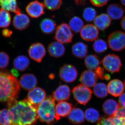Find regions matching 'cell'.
<instances>
[{"label": "cell", "instance_id": "cell-23", "mask_svg": "<svg viewBox=\"0 0 125 125\" xmlns=\"http://www.w3.org/2000/svg\"><path fill=\"white\" fill-rule=\"evenodd\" d=\"M107 13L110 18L114 20H118L122 18L124 14L123 8L118 4L110 5L108 7Z\"/></svg>", "mask_w": 125, "mask_h": 125}, {"label": "cell", "instance_id": "cell-36", "mask_svg": "<svg viewBox=\"0 0 125 125\" xmlns=\"http://www.w3.org/2000/svg\"><path fill=\"white\" fill-rule=\"evenodd\" d=\"M62 0H44L43 4L49 10H55L60 9L62 4Z\"/></svg>", "mask_w": 125, "mask_h": 125}, {"label": "cell", "instance_id": "cell-20", "mask_svg": "<svg viewBox=\"0 0 125 125\" xmlns=\"http://www.w3.org/2000/svg\"><path fill=\"white\" fill-rule=\"evenodd\" d=\"M120 108L119 104L113 99L107 100L103 105L104 112L109 116H115Z\"/></svg>", "mask_w": 125, "mask_h": 125}, {"label": "cell", "instance_id": "cell-48", "mask_svg": "<svg viewBox=\"0 0 125 125\" xmlns=\"http://www.w3.org/2000/svg\"><path fill=\"white\" fill-rule=\"evenodd\" d=\"M124 85H125V82H124Z\"/></svg>", "mask_w": 125, "mask_h": 125}, {"label": "cell", "instance_id": "cell-46", "mask_svg": "<svg viewBox=\"0 0 125 125\" xmlns=\"http://www.w3.org/2000/svg\"><path fill=\"white\" fill-rule=\"evenodd\" d=\"M121 25L122 29L125 30V16L123 17L121 21Z\"/></svg>", "mask_w": 125, "mask_h": 125}, {"label": "cell", "instance_id": "cell-40", "mask_svg": "<svg viewBox=\"0 0 125 125\" xmlns=\"http://www.w3.org/2000/svg\"><path fill=\"white\" fill-rule=\"evenodd\" d=\"M95 73L98 79H100L102 80H104L105 78L106 74H105V72L103 69L102 67H98L95 70Z\"/></svg>", "mask_w": 125, "mask_h": 125}, {"label": "cell", "instance_id": "cell-15", "mask_svg": "<svg viewBox=\"0 0 125 125\" xmlns=\"http://www.w3.org/2000/svg\"><path fill=\"white\" fill-rule=\"evenodd\" d=\"M98 78L95 72L91 70L83 72L80 76V81L82 84L91 88L97 83Z\"/></svg>", "mask_w": 125, "mask_h": 125}, {"label": "cell", "instance_id": "cell-32", "mask_svg": "<svg viewBox=\"0 0 125 125\" xmlns=\"http://www.w3.org/2000/svg\"><path fill=\"white\" fill-rule=\"evenodd\" d=\"M11 16L10 13L2 8L0 10V28H7L11 23Z\"/></svg>", "mask_w": 125, "mask_h": 125}, {"label": "cell", "instance_id": "cell-31", "mask_svg": "<svg viewBox=\"0 0 125 125\" xmlns=\"http://www.w3.org/2000/svg\"><path fill=\"white\" fill-rule=\"evenodd\" d=\"M93 91L95 96L99 98L105 97L108 93L107 86L103 83H96L94 86Z\"/></svg>", "mask_w": 125, "mask_h": 125}, {"label": "cell", "instance_id": "cell-26", "mask_svg": "<svg viewBox=\"0 0 125 125\" xmlns=\"http://www.w3.org/2000/svg\"><path fill=\"white\" fill-rule=\"evenodd\" d=\"M0 6L2 9L7 11H11L16 14L21 13L16 0H0Z\"/></svg>", "mask_w": 125, "mask_h": 125}, {"label": "cell", "instance_id": "cell-13", "mask_svg": "<svg viewBox=\"0 0 125 125\" xmlns=\"http://www.w3.org/2000/svg\"><path fill=\"white\" fill-rule=\"evenodd\" d=\"M70 96V89L67 85H60L52 94V98L55 101L58 102L67 101Z\"/></svg>", "mask_w": 125, "mask_h": 125}, {"label": "cell", "instance_id": "cell-39", "mask_svg": "<svg viewBox=\"0 0 125 125\" xmlns=\"http://www.w3.org/2000/svg\"><path fill=\"white\" fill-rule=\"evenodd\" d=\"M109 0H90V2L94 6L101 7L106 4Z\"/></svg>", "mask_w": 125, "mask_h": 125}, {"label": "cell", "instance_id": "cell-49", "mask_svg": "<svg viewBox=\"0 0 125 125\" xmlns=\"http://www.w3.org/2000/svg\"></svg>", "mask_w": 125, "mask_h": 125}, {"label": "cell", "instance_id": "cell-35", "mask_svg": "<svg viewBox=\"0 0 125 125\" xmlns=\"http://www.w3.org/2000/svg\"><path fill=\"white\" fill-rule=\"evenodd\" d=\"M93 47L94 51L98 54L105 52L107 49V45L104 40L98 39L94 42Z\"/></svg>", "mask_w": 125, "mask_h": 125}, {"label": "cell", "instance_id": "cell-42", "mask_svg": "<svg viewBox=\"0 0 125 125\" xmlns=\"http://www.w3.org/2000/svg\"><path fill=\"white\" fill-rule=\"evenodd\" d=\"M2 36L5 37H10L12 34L13 32L11 30L9 29H5L2 30Z\"/></svg>", "mask_w": 125, "mask_h": 125}, {"label": "cell", "instance_id": "cell-2", "mask_svg": "<svg viewBox=\"0 0 125 125\" xmlns=\"http://www.w3.org/2000/svg\"><path fill=\"white\" fill-rule=\"evenodd\" d=\"M20 90L19 82L10 72L0 70V102L17 98Z\"/></svg>", "mask_w": 125, "mask_h": 125}, {"label": "cell", "instance_id": "cell-8", "mask_svg": "<svg viewBox=\"0 0 125 125\" xmlns=\"http://www.w3.org/2000/svg\"><path fill=\"white\" fill-rule=\"evenodd\" d=\"M78 71L73 65L66 64L61 68L59 75L61 79L65 83H72L76 80Z\"/></svg>", "mask_w": 125, "mask_h": 125}, {"label": "cell", "instance_id": "cell-43", "mask_svg": "<svg viewBox=\"0 0 125 125\" xmlns=\"http://www.w3.org/2000/svg\"><path fill=\"white\" fill-rule=\"evenodd\" d=\"M115 115L122 117L125 119V108L120 107Z\"/></svg>", "mask_w": 125, "mask_h": 125}, {"label": "cell", "instance_id": "cell-18", "mask_svg": "<svg viewBox=\"0 0 125 125\" xmlns=\"http://www.w3.org/2000/svg\"><path fill=\"white\" fill-rule=\"evenodd\" d=\"M48 51L52 56L55 58H60L64 55L65 52V48L62 43L54 42L51 43L48 45Z\"/></svg>", "mask_w": 125, "mask_h": 125}, {"label": "cell", "instance_id": "cell-10", "mask_svg": "<svg viewBox=\"0 0 125 125\" xmlns=\"http://www.w3.org/2000/svg\"><path fill=\"white\" fill-rule=\"evenodd\" d=\"M30 57L39 63L42 62L46 55L45 47L40 43L31 44L28 49Z\"/></svg>", "mask_w": 125, "mask_h": 125}, {"label": "cell", "instance_id": "cell-29", "mask_svg": "<svg viewBox=\"0 0 125 125\" xmlns=\"http://www.w3.org/2000/svg\"><path fill=\"white\" fill-rule=\"evenodd\" d=\"M13 117L9 109L0 111V125H12Z\"/></svg>", "mask_w": 125, "mask_h": 125}, {"label": "cell", "instance_id": "cell-30", "mask_svg": "<svg viewBox=\"0 0 125 125\" xmlns=\"http://www.w3.org/2000/svg\"><path fill=\"white\" fill-rule=\"evenodd\" d=\"M69 27L75 33H78L83 28L84 22L82 19L78 16H74L72 18L69 22Z\"/></svg>", "mask_w": 125, "mask_h": 125}, {"label": "cell", "instance_id": "cell-4", "mask_svg": "<svg viewBox=\"0 0 125 125\" xmlns=\"http://www.w3.org/2000/svg\"><path fill=\"white\" fill-rule=\"evenodd\" d=\"M72 92L75 100L82 105H86L92 98L93 91L82 84L74 87Z\"/></svg>", "mask_w": 125, "mask_h": 125}, {"label": "cell", "instance_id": "cell-12", "mask_svg": "<svg viewBox=\"0 0 125 125\" xmlns=\"http://www.w3.org/2000/svg\"><path fill=\"white\" fill-rule=\"evenodd\" d=\"M44 5L38 1H32L27 5L26 10L28 14L32 18H39L45 13Z\"/></svg>", "mask_w": 125, "mask_h": 125}, {"label": "cell", "instance_id": "cell-9", "mask_svg": "<svg viewBox=\"0 0 125 125\" xmlns=\"http://www.w3.org/2000/svg\"><path fill=\"white\" fill-rule=\"evenodd\" d=\"M46 97L45 90L40 87H35L31 90L28 94V100L37 108L46 99Z\"/></svg>", "mask_w": 125, "mask_h": 125}, {"label": "cell", "instance_id": "cell-24", "mask_svg": "<svg viewBox=\"0 0 125 125\" xmlns=\"http://www.w3.org/2000/svg\"><path fill=\"white\" fill-rule=\"evenodd\" d=\"M56 24L53 20L50 18L43 19L40 24V28L43 33L47 34L53 33L56 29Z\"/></svg>", "mask_w": 125, "mask_h": 125}, {"label": "cell", "instance_id": "cell-41", "mask_svg": "<svg viewBox=\"0 0 125 125\" xmlns=\"http://www.w3.org/2000/svg\"><path fill=\"white\" fill-rule=\"evenodd\" d=\"M119 104L121 107L125 108V93L122 94L119 99Z\"/></svg>", "mask_w": 125, "mask_h": 125}, {"label": "cell", "instance_id": "cell-5", "mask_svg": "<svg viewBox=\"0 0 125 125\" xmlns=\"http://www.w3.org/2000/svg\"><path fill=\"white\" fill-rule=\"evenodd\" d=\"M108 43L111 49L115 51H121L125 48V33L122 31H114L109 34Z\"/></svg>", "mask_w": 125, "mask_h": 125}, {"label": "cell", "instance_id": "cell-1", "mask_svg": "<svg viewBox=\"0 0 125 125\" xmlns=\"http://www.w3.org/2000/svg\"><path fill=\"white\" fill-rule=\"evenodd\" d=\"M7 105L13 116L12 125H34L38 119L37 108L28 99L18 101L12 98Z\"/></svg>", "mask_w": 125, "mask_h": 125}, {"label": "cell", "instance_id": "cell-14", "mask_svg": "<svg viewBox=\"0 0 125 125\" xmlns=\"http://www.w3.org/2000/svg\"><path fill=\"white\" fill-rule=\"evenodd\" d=\"M19 83L23 89L28 91L36 87L37 85L38 81L36 76L33 74L26 73L21 77Z\"/></svg>", "mask_w": 125, "mask_h": 125}, {"label": "cell", "instance_id": "cell-33", "mask_svg": "<svg viewBox=\"0 0 125 125\" xmlns=\"http://www.w3.org/2000/svg\"><path fill=\"white\" fill-rule=\"evenodd\" d=\"M85 118L88 122L95 123L98 121L100 118L99 113L96 109L93 108L87 109L84 113Z\"/></svg>", "mask_w": 125, "mask_h": 125}, {"label": "cell", "instance_id": "cell-7", "mask_svg": "<svg viewBox=\"0 0 125 125\" xmlns=\"http://www.w3.org/2000/svg\"><path fill=\"white\" fill-rule=\"evenodd\" d=\"M101 63L106 70L112 73L119 72L122 66L120 57L115 54H109L106 56Z\"/></svg>", "mask_w": 125, "mask_h": 125}, {"label": "cell", "instance_id": "cell-47", "mask_svg": "<svg viewBox=\"0 0 125 125\" xmlns=\"http://www.w3.org/2000/svg\"><path fill=\"white\" fill-rule=\"evenodd\" d=\"M122 4L125 6V0H121Z\"/></svg>", "mask_w": 125, "mask_h": 125}, {"label": "cell", "instance_id": "cell-19", "mask_svg": "<svg viewBox=\"0 0 125 125\" xmlns=\"http://www.w3.org/2000/svg\"><path fill=\"white\" fill-rule=\"evenodd\" d=\"M72 109V105L70 103L66 102L58 103L55 107L56 120H58L61 117L67 116Z\"/></svg>", "mask_w": 125, "mask_h": 125}, {"label": "cell", "instance_id": "cell-16", "mask_svg": "<svg viewBox=\"0 0 125 125\" xmlns=\"http://www.w3.org/2000/svg\"><path fill=\"white\" fill-rule=\"evenodd\" d=\"M30 22V20L28 16L21 13L15 16L13 20V25L16 29L23 31L29 27Z\"/></svg>", "mask_w": 125, "mask_h": 125}, {"label": "cell", "instance_id": "cell-22", "mask_svg": "<svg viewBox=\"0 0 125 125\" xmlns=\"http://www.w3.org/2000/svg\"><path fill=\"white\" fill-rule=\"evenodd\" d=\"M88 48L86 44L79 42L75 43L72 46V54L79 59H83L88 54Z\"/></svg>", "mask_w": 125, "mask_h": 125}, {"label": "cell", "instance_id": "cell-34", "mask_svg": "<svg viewBox=\"0 0 125 125\" xmlns=\"http://www.w3.org/2000/svg\"><path fill=\"white\" fill-rule=\"evenodd\" d=\"M98 125H121L118 118L115 116L99 118Z\"/></svg>", "mask_w": 125, "mask_h": 125}, {"label": "cell", "instance_id": "cell-38", "mask_svg": "<svg viewBox=\"0 0 125 125\" xmlns=\"http://www.w3.org/2000/svg\"><path fill=\"white\" fill-rule=\"evenodd\" d=\"M10 61L9 55L4 52H0V69H4L8 66Z\"/></svg>", "mask_w": 125, "mask_h": 125}, {"label": "cell", "instance_id": "cell-27", "mask_svg": "<svg viewBox=\"0 0 125 125\" xmlns=\"http://www.w3.org/2000/svg\"><path fill=\"white\" fill-rule=\"evenodd\" d=\"M69 118L72 123L80 124L83 122L85 116L83 110L79 108H74L69 114Z\"/></svg>", "mask_w": 125, "mask_h": 125}, {"label": "cell", "instance_id": "cell-17", "mask_svg": "<svg viewBox=\"0 0 125 125\" xmlns=\"http://www.w3.org/2000/svg\"><path fill=\"white\" fill-rule=\"evenodd\" d=\"M107 88L109 93L115 97L120 96L125 89L123 83L118 79L111 81L108 83Z\"/></svg>", "mask_w": 125, "mask_h": 125}, {"label": "cell", "instance_id": "cell-25", "mask_svg": "<svg viewBox=\"0 0 125 125\" xmlns=\"http://www.w3.org/2000/svg\"><path fill=\"white\" fill-rule=\"evenodd\" d=\"M30 64L29 59L25 56H18L14 60L13 65L15 68L21 72L28 69Z\"/></svg>", "mask_w": 125, "mask_h": 125}, {"label": "cell", "instance_id": "cell-21", "mask_svg": "<svg viewBox=\"0 0 125 125\" xmlns=\"http://www.w3.org/2000/svg\"><path fill=\"white\" fill-rule=\"evenodd\" d=\"M111 21V18L106 14H102L95 18L94 23L99 30L104 31L110 26Z\"/></svg>", "mask_w": 125, "mask_h": 125}, {"label": "cell", "instance_id": "cell-44", "mask_svg": "<svg viewBox=\"0 0 125 125\" xmlns=\"http://www.w3.org/2000/svg\"><path fill=\"white\" fill-rule=\"evenodd\" d=\"M11 74L13 75V76H15V77H18L19 76V73L17 71V70H15L13 69L11 70Z\"/></svg>", "mask_w": 125, "mask_h": 125}, {"label": "cell", "instance_id": "cell-45", "mask_svg": "<svg viewBox=\"0 0 125 125\" xmlns=\"http://www.w3.org/2000/svg\"><path fill=\"white\" fill-rule=\"evenodd\" d=\"M77 5H83L85 3V0H74Z\"/></svg>", "mask_w": 125, "mask_h": 125}, {"label": "cell", "instance_id": "cell-3", "mask_svg": "<svg viewBox=\"0 0 125 125\" xmlns=\"http://www.w3.org/2000/svg\"><path fill=\"white\" fill-rule=\"evenodd\" d=\"M55 101L49 96L37 107L38 118L42 122L51 124L56 119Z\"/></svg>", "mask_w": 125, "mask_h": 125}, {"label": "cell", "instance_id": "cell-6", "mask_svg": "<svg viewBox=\"0 0 125 125\" xmlns=\"http://www.w3.org/2000/svg\"><path fill=\"white\" fill-rule=\"evenodd\" d=\"M54 38L57 42L62 43L72 42L73 34L67 24L62 23L57 26Z\"/></svg>", "mask_w": 125, "mask_h": 125}, {"label": "cell", "instance_id": "cell-37", "mask_svg": "<svg viewBox=\"0 0 125 125\" xmlns=\"http://www.w3.org/2000/svg\"><path fill=\"white\" fill-rule=\"evenodd\" d=\"M97 13L96 10L92 7L85 8L83 12V16L85 21L91 22L96 18Z\"/></svg>", "mask_w": 125, "mask_h": 125}, {"label": "cell", "instance_id": "cell-11", "mask_svg": "<svg viewBox=\"0 0 125 125\" xmlns=\"http://www.w3.org/2000/svg\"><path fill=\"white\" fill-rule=\"evenodd\" d=\"M80 35L83 40L87 42H93L98 37V30L94 25L87 24L84 26L81 30Z\"/></svg>", "mask_w": 125, "mask_h": 125}, {"label": "cell", "instance_id": "cell-28", "mask_svg": "<svg viewBox=\"0 0 125 125\" xmlns=\"http://www.w3.org/2000/svg\"><path fill=\"white\" fill-rule=\"evenodd\" d=\"M101 64L98 57L95 55H90L85 57L84 64L88 69L96 70Z\"/></svg>", "mask_w": 125, "mask_h": 125}]
</instances>
